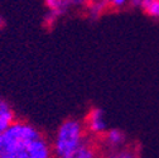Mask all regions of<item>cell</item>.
Listing matches in <instances>:
<instances>
[{
  "mask_svg": "<svg viewBox=\"0 0 159 158\" xmlns=\"http://www.w3.org/2000/svg\"><path fill=\"white\" fill-rule=\"evenodd\" d=\"M109 139L111 143H120L123 139V135L119 130H111L109 134Z\"/></svg>",
  "mask_w": 159,
  "mask_h": 158,
  "instance_id": "ba28073f",
  "label": "cell"
},
{
  "mask_svg": "<svg viewBox=\"0 0 159 158\" xmlns=\"http://www.w3.org/2000/svg\"><path fill=\"white\" fill-rule=\"evenodd\" d=\"M39 138L38 132L27 124L11 123L3 133V147L0 158H29L27 153L28 144Z\"/></svg>",
  "mask_w": 159,
  "mask_h": 158,
  "instance_id": "6da1fadb",
  "label": "cell"
},
{
  "mask_svg": "<svg viewBox=\"0 0 159 158\" xmlns=\"http://www.w3.org/2000/svg\"><path fill=\"white\" fill-rule=\"evenodd\" d=\"M81 138V127L75 120L63 123L58 130L56 141V152L59 157L71 158L75 157L77 148L80 147Z\"/></svg>",
  "mask_w": 159,
  "mask_h": 158,
  "instance_id": "7a4b0ae2",
  "label": "cell"
},
{
  "mask_svg": "<svg viewBox=\"0 0 159 158\" xmlns=\"http://www.w3.org/2000/svg\"><path fill=\"white\" fill-rule=\"evenodd\" d=\"M112 3H114V5H116V7H120V5H123V4L125 3V0H112Z\"/></svg>",
  "mask_w": 159,
  "mask_h": 158,
  "instance_id": "30bf717a",
  "label": "cell"
},
{
  "mask_svg": "<svg viewBox=\"0 0 159 158\" xmlns=\"http://www.w3.org/2000/svg\"><path fill=\"white\" fill-rule=\"evenodd\" d=\"M75 157H78V158H91L92 153L86 147H78L76 153H75Z\"/></svg>",
  "mask_w": 159,
  "mask_h": 158,
  "instance_id": "52a82bcc",
  "label": "cell"
},
{
  "mask_svg": "<svg viewBox=\"0 0 159 158\" xmlns=\"http://www.w3.org/2000/svg\"><path fill=\"white\" fill-rule=\"evenodd\" d=\"M142 7L148 14L153 16H159V0H142Z\"/></svg>",
  "mask_w": 159,
  "mask_h": 158,
  "instance_id": "8992f818",
  "label": "cell"
},
{
  "mask_svg": "<svg viewBox=\"0 0 159 158\" xmlns=\"http://www.w3.org/2000/svg\"><path fill=\"white\" fill-rule=\"evenodd\" d=\"M27 153H28L29 158H47L49 156L48 147L46 146V143L42 139H39V138L32 141L28 144Z\"/></svg>",
  "mask_w": 159,
  "mask_h": 158,
  "instance_id": "3957f363",
  "label": "cell"
},
{
  "mask_svg": "<svg viewBox=\"0 0 159 158\" xmlns=\"http://www.w3.org/2000/svg\"><path fill=\"white\" fill-rule=\"evenodd\" d=\"M89 120H90L91 130H93V132H102L105 129V122H104L102 110H100V109L93 110L90 114V116H89Z\"/></svg>",
  "mask_w": 159,
  "mask_h": 158,
  "instance_id": "5b68a950",
  "label": "cell"
},
{
  "mask_svg": "<svg viewBox=\"0 0 159 158\" xmlns=\"http://www.w3.org/2000/svg\"><path fill=\"white\" fill-rule=\"evenodd\" d=\"M47 4H48L51 8H57L58 4H59V0H47Z\"/></svg>",
  "mask_w": 159,
  "mask_h": 158,
  "instance_id": "9c48e42d",
  "label": "cell"
},
{
  "mask_svg": "<svg viewBox=\"0 0 159 158\" xmlns=\"http://www.w3.org/2000/svg\"><path fill=\"white\" fill-rule=\"evenodd\" d=\"M14 120V114L5 101L0 100V133H4Z\"/></svg>",
  "mask_w": 159,
  "mask_h": 158,
  "instance_id": "277c9868",
  "label": "cell"
}]
</instances>
